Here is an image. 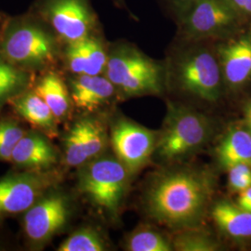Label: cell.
Returning <instances> with one entry per match:
<instances>
[{
    "instance_id": "obj_11",
    "label": "cell",
    "mask_w": 251,
    "mask_h": 251,
    "mask_svg": "<svg viewBox=\"0 0 251 251\" xmlns=\"http://www.w3.org/2000/svg\"><path fill=\"white\" fill-rule=\"evenodd\" d=\"M51 179L36 174H20L0 179V217L26 211L43 195Z\"/></svg>"
},
{
    "instance_id": "obj_16",
    "label": "cell",
    "mask_w": 251,
    "mask_h": 251,
    "mask_svg": "<svg viewBox=\"0 0 251 251\" xmlns=\"http://www.w3.org/2000/svg\"><path fill=\"white\" fill-rule=\"evenodd\" d=\"M16 112L31 125L44 130L47 134L56 133V120L52 111L36 92H27L11 100Z\"/></svg>"
},
{
    "instance_id": "obj_30",
    "label": "cell",
    "mask_w": 251,
    "mask_h": 251,
    "mask_svg": "<svg viewBox=\"0 0 251 251\" xmlns=\"http://www.w3.org/2000/svg\"><path fill=\"white\" fill-rule=\"evenodd\" d=\"M237 203V206L251 213V186L240 192Z\"/></svg>"
},
{
    "instance_id": "obj_21",
    "label": "cell",
    "mask_w": 251,
    "mask_h": 251,
    "mask_svg": "<svg viewBox=\"0 0 251 251\" xmlns=\"http://www.w3.org/2000/svg\"><path fill=\"white\" fill-rule=\"evenodd\" d=\"M83 45L87 56L90 75H99L105 71L108 61V51L98 33L83 39Z\"/></svg>"
},
{
    "instance_id": "obj_31",
    "label": "cell",
    "mask_w": 251,
    "mask_h": 251,
    "mask_svg": "<svg viewBox=\"0 0 251 251\" xmlns=\"http://www.w3.org/2000/svg\"><path fill=\"white\" fill-rule=\"evenodd\" d=\"M245 119H246V124L249 127V130L251 132V100L249 102L248 106L246 108Z\"/></svg>"
},
{
    "instance_id": "obj_22",
    "label": "cell",
    "mask_w": 251,
    "mask_h": 251,
    "mask_svg": "<svg viewBox=\"0 0 251 251\" xmlns=\"http://www.w3.org/2000/svg\"><path fill=\"white\" fill-rule=\"evenodd\" d=\"M126 249L130 251H171L173 247L160 233L144 229L128 238Z\"/></svg>"
},
{
    "instance_id": "obj_12",
    "label": "cell",
    "mask_w": 251,
    "mask_h": 251,
    "mask_svg": "<svg viewBox=\"0 0 251 251\" xmlns=\"http://www.w3.org/2000/svg\"><path fill=\"white\" fill-rule=\"evenodd\" d=\"M67 218L65 198L61 195H50L26 210L24 219L25 232L33 242H46L63 228Z\"/></svg>"
},
{
    "instance_id": "obj_20",
    "label": "cell",
    "mask_w": 251,
    "mask_h": 251,
    "mask_svg": "<svg viewBox=\"0 0 251 251\" xmlns=\"http://www.w3.org/2000/svg\"><path fill=\"white\" fill-rule=\"evenodd\" d=\"M105 245L99 233L93 229L85 228L73 233L60 246L59 251H102Z\"/></svg>"
},
{
    "instance_id": "obj_5",
    "label": "cell",
    "mask_w": 251,
    "mask_h": 251,
    "mask_svg": "<svg viewBox=\"0 0 251 251\" xmlns=\"http://www.w3.org/2000/svg\"><path fill=\"white\" fill-rule=\"evenodd\" d=\"M209 120L191 109L171 105L157 141L162 158L171 160L197 150L210 137Z\"/></svg>"
},
{
    "instance_id": "obj_6",
    "label": "cell",
    "mask_w": 251,
    "mask_h": 251,
    "mask_svg": "<svg viewBox=\"0 0 251 251\" xmlns=\"http://www.w3.org/2000/svg\"><path fill=\"white\" fill-rule=\"evenodd\" d=\"M127 173L128 171L119 160H94L81 172L79 188L93 204L115 213L124 197Z\"/></svg>"
},
{
    "instance_id": "obj_24",
    "label": "cell",
    "mask_w": 251,
    "mask_h": 251,
    "mask_svg": "<svg viewBox=\"0 0 251 251\" xmlns=\"http://www.w3.org/2000/svg\"><path fill=\"white\" fill-rule=\"evenodd\" d=\"M24 129L12 121H3L0 123V160H10L11 154L24 137Z\"/></svg>"
},
{
    "instance_id": "obj_23",
    "label": "cell",
    "mask_w": 251,
    "mask_h": 251,
    "mask_svg": "<svg viewBox=\"0 0 251 251\" xmlns=\"http://www.w3.org/2000/svg\"><path fill=\"white\" fill-rule=\"evenodd\" d=\"M172 247L180 251H213L218 245L209 234L200 231H188L178 234Z\"/></svg>"
},
{
    "instance_id": "obj_18",
    "label": "cell",
    "mask_w": 251,
    "mask_h": 251,
    "mask_svg": "<svg viewBox=\"0 0 251 251\" xmlns=\"http://www.w3.org/2000/svg\"><path fill=\"white\" fill-rule=\"evenodd\" d=\"M218 157L229 169L237 164L251 166V132L241 128L231 130L219 146Z\"/></svg>"
},
{
    "instance_id": "obj_9",
    "label": "cell",
    "mask_w": 251,
    "mask_h": 251,
    "mask_svg": "<svg viewBox=\"0 0 251 251\" xmlns=\"http://www.w3.org/2000/svg\"><path fill=\"white\" fill-rule=\"evenodd\" d=\"M225 87L239 90L251 82V23L216 43Z\"/></svg>"
},
{
    "instance_id": "obj_4",
    "label": "cell",
    "mask_w": 251,
    "mask_h": 251,
    "mask_svg": "<svg viewBox=\"0 0 251 251\" xmlns=\"http://www.w3.org/2000/svg\"><path fill=\"white\" fill-rule=\"evenodd\" d=\"M249 24L225 0H197L176 24V37L219 42L237 34Z\"/></svg>"
},
{
    "instance_id": "obj_14",
    "label": "cell",
    "mask_w": 251,
    "mask_h": 251,
    "mask_svg": "<svg viewBox=\"0 0 251 251\" xmlns=\"http://www.w3.org/2000/svg\"><path fill=\"white\" fill-rule=\"evenodd\" d=\"M116 87L106 76L79 75L71 81V99L77 108L93 111L111 99Z\"/></svg>"
},
{
    "instance_id": "obj_19",
    "label": "cell",
    "mask_w": 251,
    "mask_h": 251,
    "mask_svg": "<svg viewBox=\"0 0 251 251\" xmlns=\"http://www.w3.org/2000/svg\"><path fill=\"white\" fill-rule=\"evenodd\" d=\"M35 92L45 100L57 119L67 115L70 109L71 95H69L65 83L58 74H46L37 83Z\"/></svg>"
},
{
    "instance_id": "obj_28",
    "label": "cell",
    "mask_w": 251,
    "mask_h": 251,
    "mask_svg": "<svg viewBox=\"0 0 251 251\" xmlns=\"http://www.w3.org/2000/svg\"><path fill=\"white\" fill-rule=\"evenodd\" d=\"M197 0H158L159 4L175 24H177L189 8Z\"/></svg>"
},
{
    "instance_id": "obj_15",
    "label": "cell",
    "mask_w": 251,
    "mask_h": 251,
    "mask_svg": "<svg viewBox=\"0 0 251 251\" xmlns=\"http://www.w3.org/2000/svg\"><path fill=\"white\" fill-rule=\"evenodd\" d=\"M10 160L22 168L42 170L55 164L57 156L52 145L43 136L29 133L16 144Z\"/></svg>"
},
{
    "instance_id": "obj_25",
    "label": "cell",
    "mask_w": 251,
    "mask_h": 251,
    "mask_svg": "<svg viewBox=\"0 0 251 251\" xmlns=\"http://www.w3.org/2000/svg\"><path fill=\"white\" fill-rule=\"evenodd\" d=\"M25 81V75L11 63L0 60V100L21 88Z\"/></svg>"
},
{
    "instance_id": "obj_32",
    "label": "cell",
    "mask_w": 251,
    "mask_h": 251,
    "mask_svg": "<svg viewBox=\"0 0 251 251\" xmlns=\"http://www.w3.org/2000/svg\"><path fill=\"white\" fill-rule=\"evenodd\" d=\"M115 5L119 9H126V6L125 0H113Z\"/></svg>"
},
{
    "instance_id": "obj_8",
    "label": "cell",
    "mask_w": 251,
    "mask_h": 251,
    "mask_svg": "<svg viewBox=\"0 0 251 251\" xmlns=\"http://www.w3.org/2000/svg\"><path fill=\"white\" fill-rule=\"evenodd\" d=\"M43 14L66 44L95 35L99 21L90 0H46Z\"/></svg>"
},
{
    "instance_id": "obj_26",
    "label": "cell",
    "mask_w": 251,
    "mask_h": 251,
    "mask_svg": "<svg viewBox=\"0 0 251 251\" xmlns=\"http://www.w3.org/2000/svg\"><path fill=\"white\" fill-rule=\"evenodd\" d=\"M65 56L66 62L71 72L75 74L76 75L87 74L88 62L83 45V40L67 44Z\"/></svg>"
},
{
    "instance_id": "obj_1",
    "label": "cell",
    "mask_w": 251,
    "mask_h": 251,
    "mask_svg": "<svg viewBox=\"0 0 251 251\" xmlns=\"http://www.w3.org/2000/svg\"><path fill=\"white\" fill-rule=\"evenodd\" d=\"M212 193L211 179L201 172H167L152 183L147 209L163 225L173 228L194 226L205 215Z\"/></svg>"
},
{
    "instance_id": "obj_3",
    "label": "cell",
    "mask_w": 251,
    "mask_h": 251,
    "mask_svg": "<svg viewBox=\"0 0 251 251\" xmlns=\"http://www.w3.org/2000/svg\"><path fill=\"white\" fill-rule=\"evenodd\" d=\"M104 73L126 96L158 94L166 84L165 66L126 42L118 43L108 52Z\"/></svg>"
},
{
    "instance_id": "obj_10",
    "label": "cell",
    "mask_w": 251,
    "mask_h": 251,
    "mask_svg": "<svg viewBox=\"0 0 251 251\" xmlns=\"http://www.w3.org/2000/svg\"><path fill=\"white\" fill-rule=\"evenodd\" d=\"M112 144L118 160L128 172H135L149 160L157 142L151 130L130 121L121 120L113 128Z\"/></svg>"
},
{
    "instance_id": "obj_13",
    "label": "cell",
    "mask_w": 251,
    "mask_h": 251,
    "mask_svg": "<svg viewBox=\"0 0 251 251\" xmlns=\"http://www.w3.org/2000/svg\"><path fill=\"white\" fill-rule=\"evenodd\" d=\"M106 145V133L98 120L77 121L64 139V159L68 166L78 167L98 156Z\"/></svg>"
},
{
    "instance_id": "obj_2",
    "label": "cell",
    "mask_w": 251,
    "mask_h": 251,
    "mask_svg": "<svg viewBox=\"0 0 251 251\" xmlns=\"http://www.w3.org/2000/svg\"><path fill=\"white\" fill-rule=\"evenodd\" d=\"M216 43L176 37V45L165 65L166 84L207 102L220 99L225 83Z\"/></svg>"
},
{
    "instance_id": "obj_7",
    "label": "cell",
    "mask_w": 251,
    "mask_h": 251,
    "mask_svg": "<svg viewBox=\"0 0 251 251\" xmlns=\"http://www.w3.org/2000/svg\"><path fill=\"white\" fill-rule=\"evenodd\" d=\"M2 51L9 63L29 68H41L56 59V43L43 28L33 24L12 27L2 43Z\"/></svg>"
},
{
    "instance_id": "obj_29",
    "label": "cell",
    "mask_w": 251,
    "mask_h": 251,
    "mask_svg": "<svg viewBox=\"0 0 251 251\" xmlns=\"http://www.w3.org/2000/svg\"><path fill=\"white\" fill-rule=\"evenodd\" d=\"M232 9L247 22H251V0H225Z\"/></svg>"
},
{
    "instance_id": "obj_33",
    "label": "cell",
    "mask_w": 251,
    "mask_h": 251,
    "mask_svg": "<svg viewBox=\"0 0 251 251\" xmlns=\"http://www.w3.org/2000/svg\"><path fill=\"white\" fill-rule=\"evenodd\" d=\"M4 18H5V16H4L3 14H1V13H0V32H1V30L3 29V25L6 24V22H5Z\"/></svg>"
},
{
    "instance_id": "obj_27",
    "label": "cell",
    "mask_w": 251,
    "mask_h": 251,
    "mask_svg": "<svg viewBox=\"0 0 251 251\" xmlns=\"http://www.w3.org/2000/svg\"><path fill=\"white\" fill-rule=\"evenodd\" d=\"M229 186L234 192H242L251 186V166L237 164L229 168Z\"/></svg>"
},
{
    "instance_id": "obj_17",
    "label": "cell",
    "mask_w": 251,
    "mask_h": 251,
    "mask_svg": "<svg viewBox=\"0 0 251 251\" xmlns=\"http://www.w3.org/2000/svg\"><path fill=\"white\" fill-rule=\"evenodd\" d=\"M212 218L225 233L233 238L251 236V213L239 206L222 201L212 208Z\"/></svg>"
}]
</instances>
